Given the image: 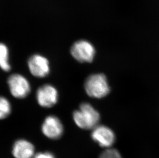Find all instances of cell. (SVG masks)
Returning <instances> with one entry per match:
<instances>
[{
    "label": "cell",
    "mask_w": 159,
    "mask_h": 158,
    "mask_svg": "<svg viewBox=\"0 0 159 158\" xmlns=\"http://www.w3.org/2000/svg\"><path fill=\"white\" fill-rule=\"evenodd\" d=\"M11 112V106L8 99L0 96V120L7 118Z\"/></svg>",
    "instance_id": "8fae6325"
},
{
    "label": "cell",
    "mask_w": 159,
    "mask_h": 158,
    "mask_svg": "<svg viewBox=\"0 0 159 158\" xmlns=\"http://www.w3.org/2000/svg\"><path fill=\"white\" fill-rule=\"evenodd\" d=\"M71 55L80 63H91L95 55L94 47L86 40H80L73 44L71 48Z\"/></svg>",
    "instance_id": "3957f363"
},
{
    "label": "cell",
    "mask_w": 159,
    "mask_h": 158,
    "mask_svg": "<svg viewBox=\"0 0 159 158\" xmlns=\"http://www.w3.org/2000/svg\"><path fill=\"white\" fill-rule=\"evenodd\" d=\"M98 158H123L122 155L117 149L111 147L105 149Z\"/></svg>",
    "instance_id": "7c38bea8"
},
{
    "label": "cell",
    "mask_w": 159,
    "mask_h": 158,
    "mask_svg": "<svg viewBox=\"0 0 159 158\" xmlns=\"http://www.w3.org/2000/svg\"><path fill=\"white\" fill-rule=\"evenodd\" d=\"M91 136L95 142L105 149L112 147L116 142L114 131L106 126H96L92 129Z\"/></svg>",
    "instance_id": "5b68a950"
},
{
    "label": "cell",
    "mask_w": 159,
    "mask_h": 158,
    "mask_svg": "<svg viewBox=\"0 0 159 158\" xmlns=\"http://www.w3.org/2000/svg\"><path fill=\"white\" fill-rule=\"evenodd\" d=\"M73 118L76 125L80 128L93 129L98 124L100 115L90 104L83 103L79 109L74 112Z\"/></svg>",
    "instance_id": "6da1fadb"
},
{
    "label": "cell",
    "mask_w": 159,
    "mask_h": 158,
    "mask_svg": "<svg viewBox=\"0 0 159 158\" xmlns=\"http://www.w3.org/2000/svg\"><path fill=\"white\" fill-rule=\"evenodd\" d=\"M41 130L45 137L56 140L60 138L63 134V126L58 117L48 116L42 123Z\"/></svg>",
    "instance_id": "ba28073f"
},
{
    "label": "cell",
    "mask_w": 159,
    "mask_h": 158,
    "mask_svg": "<svg viewBox=\"0 0 159 158\" xmlns=\"http://www.w3.org/2000/svg\"><path fill=\"white\" fill-rule=\"evenodd\" d=\"M33 158H56L54 154L48 151L38 152Z\"/></svg>",
    "instance_id": "4fadbf2b"
},
{
    "label": "cell",
    "mask_w": 159,
    "mask_h": 158,
    "mask_svg": "<svg viewBox=\"0 0 159 158\" xmlns=\"http://www.w3.org/2000/svg\"><path fill=\"white\" fill-rule=\"evenodd\" d=\"M36 98L40 106L44 108H52L58 102V92L53 85L45 84L38 89Z\"/></svg>",
    "instance_id": "8992f818"
},
{
    "label": "cell",
    "mask_w": 159,
    "mask_h": 158,
    "mask_svg": "<svg viewBox=\"0 0 159 158\" xmlns=\"http://www.w3.org/2000/svg\"><path fill=\"white\" fill-rule=\"evenodd\" d=\"M7 83L11 94L16 98H25L30 92V82L20 74L11 75L8 79Z\"/></svg>",
    "instance_id": "277c9868"
},
{
    "label": "cell",
    "mask_w": 159,
    "mask_h": 158,
    "mask_svg": "<svg viewBox=\"0 0 159 158\" xmlns=\"http://www.w3.org/2000/svg\"><path fill=\"white\" fill-rule=\"evenodd\" d=\"M27 64L30 72L35 77L44 78L50 73V62L43 55L39 54L32 55L28 60Z\"/></svg>",
    "instance_id": "52a82bcc"
},
{
    "label": "cell",
    "mask_w": 159,
    "mask_h": 158,
    "mask_svg": "<svg viewBox=\"0 0 159 158\" xmlns=\"http://www.w3.org/2000/svg\"><path fill=\"white\" fill-rule=\"evenodd\" d=\"M9 59L8 48L4 44L0 43V68L5 72L11 70Z\"/></svg>",
    "instance_id": "30bf717a"
},
{
    "label": "cell",
    "mask_w": 159,
    "mask_h": 158,
    "mask_svg": "<svg viewBox=\"0 0 159 158\" xmlns=\"http://www.w3.org/2000/svg\"><path fill=\"white\" fill-rule=\"evenodd\" d=\"M12 152L15 158H33L35 155V147L28 141L19 139L14 143Z\"/></svg>",
    "instance_id": "9c48e42d"
},
{
    "label": "cell",
    "mask_w": 159,
    "mask_h": 158,
    "mask_svg": "<svg viewBox=\"0 0 159 158\" xmlns=\"http://www.w3.org/2000/svg\"><path fill=\"white\" fill-rule=\"evenodd\" d=\"M84 89L89 97L96 99L106 97L110 91L106 77L102 73L93 74L88 77Z\"/></svg>",
    "instance_id": "7a4b0ae2"
}]
</instances>
